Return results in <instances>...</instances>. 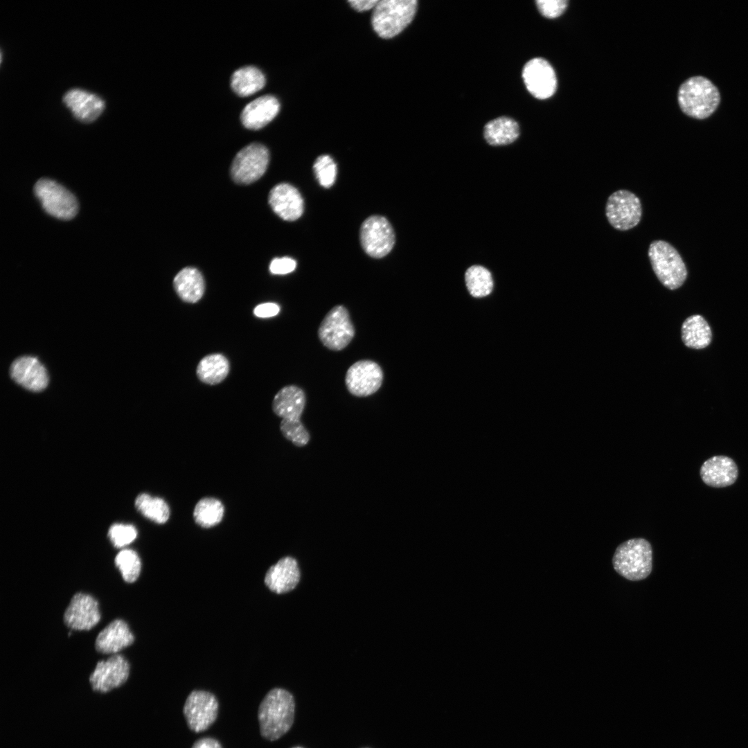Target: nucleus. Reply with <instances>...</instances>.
<instances>
[{"label": "nucleus", "instance_id": "1", "mask_svg": "<svg viewBox=\"0 0 748 748\" xmlns=\"http://www.w3.org/2000/svg\"><path fill=\"white\" fill-rule=\"evenodd\" d=\"M294 698L281 688L270 690L261 701L258 710L260 733L269 741H275L287 733L293 725Z\"/></svg>", "mask_w": 748, "mask_h": 748}, {"label": "nucleus", "instance_id": "2", "mask_svg": "<svg viewBox=\"0 0 748 748\" xmlns=\"http://www.w3.org/2000/svg\"><path fill=\"white\" fill-rule=\"evenodd\" d=\"M720 101L717 87L707 78L695 76L686 80L678 91V103L688 116L704 119L710 116Z\"/></svg>", "mask_w": 748, "mask_h": 748}, {"label": "nucleus", "instance_id": "3", "mask_svg": "<svg viewBox=\"0 0 748 748\" xmlns=\"http://www.w3.org/2000/svg\"><path fill=\"white\" fill-rule=\"evenodd\" d=\"M612 564L615 571L625 578L643 580L652 569V546L643 538L628 540L616 548Z\"/></svg>", "mask_w": 748, "mask_h": 748}, {"label": "nucleus", "instance_id": "4", "mask_svg": "<svg viewBox=\"0 0 748 748\" xmlns=\"http://www.w3.org/2000/svg\"><path fill=\"white\" fill-rule=\"evenodd\" d=\"M652 270L660 283L674 290L680 287L687 278L686 265L677 250L662 240L652 241L648 251Z\"/></svg>", "mask_w": 748, "mask_h": 748}, {"label": "nucleus", "instance_id": "5", "mask_svg": "<svg viewBox=\"0 0 748 748\" xmlns=\"http://www.w3.org/2000/svg\"><path fill=\"white\" fill-rule=\"evenodd\" d=\"M416 0H382L373 9L372 25L377 35L391 38L402 31L413 20Z\"/></svg>", "mask_w": 748, "mask_h": 748}, {"label": "nucleus", "instance_id": "6", "mask_svg": "<svg viewBox=\"0 0 748 748\" xmlns=\"http://www.w3.org/2000/svg\"><path fill=\"white\" fill-rule=\"evenodd\" d=\"M34 193L49 215L61 220H71L77 214L78 204L75 197L57 182L42 178L36 182Z\"/></svg>", "mask_w": 748, "mask_h": 748}, {"label": "nucleus", "instance_id": "7", "mask_svg": "<svg viewBox=\"0 0 748 748\" xmlns=\"http://www.w3.org/2000/svg\"><path fill=\"white\" fill-rule=\"evenodd\" d=\"M642 213L639 198L628 190H618L607 198L605 215L616 230L626 231L634 228L641 222Z\"/></svg>", "mask_w": 748, "mask_h": 748}, {"label": "nucleus", "instance_id": "8", "mask_svg": "<svg viewBox=\"0 0 748 748\" xmlns=\"http://www.w3.org/2000/svg\"><path fill=\"white\" fill-rule=\"evenodd\" d=\"M355 328L348 310L341 305L333 307L321 321L318 337L332 350H341L352 341Z\"/></svg>", "mask_w": 748, "mask_h": 748}, {"label": "nucleus", "instance_id": "9", "mask_svg": "<svg viewBox=\"0 0 748 748\" xmlns=\"http://www.w3.org/2000/svg\"><path fill=\"white\" fill-rule=\"evenodd\" d=\"M269 161V151L265 145L257 143L247 145L237 153L232 162L231 177L237 184H251L263 175Z\"/></svg>", "mask_w": 748, "mask_h": 748}, {"label": "nucleus", "instance_id": "10", "mask_svg": "<svg viewBox=\"0 0 748 748\" xmlns=\"http://www.w3.org/2000/svg\"><path fill=\"white\" fill-rule=\"evenodd\" d=\"M219 702L214 694L194 690L188 695L183 713L190 730L199 733L207 730L216 720Z\"/></svg>", "mask_w": 748, "mask_h": 748}, {"label": "nucleus", "instance_id": "11", "mask_svg": "<svg viewBox=\"0 0 748 748\" xmlns=\"http://www.w3.org/2000/svg\"><path fill=\"white\" fill-rule=\"evenodd\" d=\"M360 242L368 255L380 258L387 255L393 247L394 231L384 217L373 215L368 217L361 226Z\"/></svg>", "mask_w": 748, "mask_h": 748}, {"label": "nucleus", "instance_id": "12", "mask_svg": "<svg viewBox=\"0 0 748 748\" xmlns=\"http://www.w3.org/2000/svg\"><path fill=\"white\" fill-rule=\"evenodd\" d=\"M130 672L128 661L120 654L99 661L89 676L92 690L105 693L121 686L127 680Z\"/></svg>", "mask_w": 748, "mask_h": 748}, {"label": "nucleus", "instance_id": "13", "mask_svg": "<svg viewBox=\"0 0 748 748\" xmlns=\"http://www.w3.org/2000/svg\"><path fill=\"white\" fill-rule=\"evenodd\" d=\"M383 371L376 362L362 359L348 369L345 384L348 391L357 397H366L375 393L383 382Z\"/></svg>", "mask_w": 748, "mask_h": 748}, {"label": "nucleus", "instance_id": "14", "mask_svg": "<svg viewBox=\"0 0 748 748\" xmlns=\"http://www.w3.org/2000/svg\"><path fill=\"white\" fill-rule=\"evenodd\" d=\"M522 78L526 89L536 98H549L556 90L555 71L549 62L542 57L533 58L524 65Z\"/></svg>", "mask_w": 748, "mask_h": 748}, {"label": "nucleus", "instance_id": "15", "mask_svg": "<svg viewBox=\"0 0 748 748\" xmlns=\"http://www.w3.org/2000/svg\"><path fill=\"white\" fill-rule=\"evenodd\" d=\"M98 600L91 595L77 593L71 598L64 614L65 625L73 630H89L100 620Z\"/></svg>", "mask_w": 748, "mask_h": 748}, {"label": "nucleus", "instance_id": "16", "mask_svg": "<svg viewBox=\"0 0 748 748\" xmlns=\"http://www.w3.org/2000/svg\"><path fill=\"white\" fill-rule=\"evenodd\" d=\"M12 379L24 388L34 392L44 390L48 382L44 366L31 356H23L15 359L10 366Z\"/></svg>", "mask_w": 748, "mask_h": 748}, {"label": "nucleus", "instance_id": "17", "mask_svg": "<svg viewBox=\"0 0 748 748\" xmlns=\"http://www.w3.org/2000/svg\"><path fill=\"white\" fill-rule=\"evenodd\" d=\"M268 202L274 212L286 221L297 220L303 212L304 202L301 195L289 184L275 186L269 192Z\"/></svg>", "mask_w": 748, "mask_h": 748}, {"label": "nucleus", "instance_id": "18", "mask_svg": "<svg viewBox=\"0 0 748 748\" xmlns=\"http://www.w3.org/2000/svg\"><path fill=\"white\" fill-rule=\"evenodd\" d=\"M63 103L79 121L85 123L96 121L105 107L100 97L80 89L68 91L63 97Z\"/></svg>", "mask_w": 748, "mask_h": 748}, {"label": "nucleus", "instance_id": "19", "mask_svg": "<svg viewBox=\"0 0 748 748\" xmlns=\"http://www.w3.org/2000/svg\"><path fill=\"white\" fill-rule=\"evenodd\" d=\"M700 474L703 482L713 488H724L733 484L738 477L735 461L724 455L714 456L702 465Z\"/></svg>", "mask_w": 748, "mask_h": 748}, {"label": "nucleus", "instance_id": "20", "mask_svg": "<svg viewBox=\"0 0 748 748\" xmlns=\"http://www.w3.org/2000/svg\"><path fill=\"white\" fill-rule=\"evenodd\" d=\"M134 641L128 624L122 619H115L98 633L95 647L100 653L115 654L131 645Z\"/></svg>", "mask_w": 748, "mask_h": 748}, {"label": "nucleus", "instance_id": "21", "mask_svg": "<svg viewBox=\"0 0 748 748\" xmlns=\"http://www.w3.org/2000/svg\"><path fill=\"white\" fill-rule=\"evenodd\" d=\"M299 579L300 571L296 560L286 556L269 568L265 574V583L271 591L283 594L294 589Z\"/></svg>", "mask_w": 748, "mask_h": 748}, {"label": "nucleus", "instance_id": "22", "mask_svg": "<svg viewBox=\"0 0 748 748\" xmlns=\"http://www.w3.org/2000/svg\"><path fill=\"white\" fill-rule=\"evenodd\" d=\"M279 109L280 103L274 96H260L243 109L240 116L242 123L247 128L260 129L276 116Z\"/></svg>", "mask_w": 748, "mask_h": 748}, {"label": "nucleus", "instance_id": "23", "mask_svg": "<svg viewBox=\"0 0 748 748\" xmlns=\"http://www.w3.org/2000/svg\"><path fill=\"white\" fill-rule=\"evenodd\" d=\"M305 394L295 385H287L280 389L272 401L274 413L283 418H299L305 409Z\"/></svg>", "mask_w": 748, "mask_h": 748}, {"label": "nucleus", "instance_id": "24", "mask_svg": "<svg viewBox=\"0 0 748 748\" xmlns=\"http://www.w3.org/2000/svg\"><path fill=\"white\" fill-rule=\"evenodd\" d=\"M173 286L179 297L189 303L199 301L205 290L203 276L199 270L190 267L178 272L174 278Z\"/></svg>", "mask_w": 748, "mask_h": 748}, {"label": "nucleus", "instance_id": "25", "mask_svg": "<svg viewBox=\"0 0 748 748\" xmlns=\"http://www.w3.org/2000/svg\"><path fill=\"white\" fill-rule=\"evenodd\" d=\"M682 339L684 345L693 349H703L712 340L711 329L706 320L700 314L688 317L682 326Z\"/></svg>", "mask_w": 748, "mask_h": 748}, {"label": "nucleus", "instance_id": "26", "mask_svg": "<svg viewBox=\"0 0 748 748\" xmlns=\"http://www.w3.org/2000/svg\"><path fill=\"white\" fill-rule=\"evenodd\" d=\"M519 134L517 123L508 117H499L488 122L484 127V137L491 145H504L515 141Z\"/></svg>", "mask_w": 748, "mask_h": 748}, {"label": "nucleus", "instance_id": "27", "mask_svg": "<svg viewBox=\"0 0 748 748\" xmlns=\"http://www.w3.org/2000/svg\"><path fill=\"white\" fill-rule=\"evenodd\" d=\"M229 371L228 359L222 354H211L203 357L199 362L196 373L202 382L215 385L222 382Z\"/></svg>", "mask_w": 748, "mask_h": 748}, {"label": "nucleus", "instance_id": "28", "mask_svg": "<svg viewBox=\"0 0 748 748\" xmlns=\"http://www.w3.org/2000/svg\"><path fill=\"white\" fill-rule=\"evenodd\" d=\"M265 84L264 74L254 66L239 68L234 71L231 78L233 90L242 96H249L258 91L264 87Z\"/></svg>", "mask_w": 748, "mask_h": 748}, {"label": "nucleus", "instance_id": "29", "mask_svg": "<svg viewBox=\"0 0 748 748\" xmlns=\"http://www.w3.org/2000/svg\"><path fill=\"white\" fill-rule=\"evenodd\" d=\"M224 508L222 503L214 497L199 499L193 510L195 523L205 528L215 526L222 520Z\"/></svg>", "mask_w": 748, "mask_h": 748}, {"label": "nucleus", "instance_id": "30", "mask_svg": "<svg viewBox=\"0 0 748 748\" xmlns=\"http://www.w3.org/2000/svg\"><path fill=\"white\" fill-rule=\"evenodd\" d=\"M135 507L145 517L158 524L166 523L170 517V508L165 500L147 493L137 496Z\"/></svg>", "mask_w": 748, "mask_h": 748}, {"label": "nucleus", "instance_id": "31", "mask_svg": "<svg viewBox=\"0 0 748 748\" xmlns=\"http://www.w3.org/2000/svg\"><path fill=\"white\" fill-rule=\"evenodd\" d=\"M465 280L470 294L474 297H484L492 291V274L483 266L473 265L469 267L465 271Z\"/></svg>", "mask_w": 748, "mask_h": 748}, {"label": "nucleus", "instance_id": "32", "mask_svg": "<svg viewBox=\"0 0 748 748\" xmlns=\"http://www.w3.org/2000/svg\"><path fill=\"white\" fill-rule=\"evenodd\" d=\"M114 562L126 582L132 583L138 579L141 571V562L135 551L127 549L121 550L116 555Z\"/></svg>", "mask_w": 748, "mask_h": 748}, {"label": "nucleus", "instance_id": "33", "mask_svg": "<svg viewBox=\"0 0 748 748\" xmlns=\"http://www.w3.org/2000/svg\"><path fill=\"white\" fill-rule=\"evenodd\" d=\"M280 429L283 436L297 447H303L310 440V434L299 418H283Z\"/></svg>", "mask_w": 748, "mask_h": 748}, {"label": "nucleus", "instance_id": "34", "mask_svg": "<svg viewBox=\"0 0 748 748\" xmlns=\"http://www.w3.org/2000/svg\"><path fill=\"white\" fill-rule=\"evenodd\" d=\"M316 177L324 188L331 187L337 177V165L329 155H321L313 166Z\"/></svg>", "mask_w": 748, "mask_h": 748}, {"label": "nucleus", "instance_id": "35", "mask_svg": "<svg viewBox=\"0 0 748 748\" xmlns=\"http://www.w3.org/2000/svg\"><path fill=\"white\" fill-rule=\"evenodd\" d=\"M109 538L116 548H123L137 537L136 528L130 524H114L109 529Z\"/></svg>", "mask_w": 748, "mask_h": 748}, {"label": "nucleus", "instance_id": "36", "mask_svg": "<svg viewBox=\"0 0 748 748\" xmlns=\"http://www.w3.org/2000/svg\"><path fill=\"white\" fill-rule=\"evenodd\" d=\"M535 3L540 13L547 18L559 17L567 6L566 0H538Z\"/></svg>", "mask_w": 748, "mask_h": 748}, {"label": "nucleus", "instance_id": "37", "mask_svg": "<svg viewBox=\"0 0 748 748\" xmlns=\"http://www.w3.org/2000/svg\"><path fill=\"white\" fill-rule=\"evenodd\" d=\"M296 266V261L291 258H276L271 260L269 270L273 274H287L293 271Z\"/></svg>", "mask_w": 748, "mask_h": 748}, {"label": "nucleus", "instance_id": "38", "mask_svg": "<svg viewBox=\"0 0 748 748\" xmlns=\"http://www.w3.org/2000/svg\"><path fill=\"white\" fill-rule=\"evenodd\" d=\"M280 311V307L274 303H265L258 305L253 310L254 314L260 318L274 317Z\"/></svg>", "mask_w": 748, "mask_h": 748}, {"label": "nucleus", "instance_id": "39", "mask_svg": "<svg viewBox=\"0 0 748 748\" xmlns=\"http://www.w3.org/2000/svg\"><path fill=\"white\" fill-rule=\"evenodd\" d=\"M191 748H222V747L217 739L204 737L195 741Z\"/></svg>", "mask_w": 748, "mask_h": 748}, {"label": "nucleus", "instance_id": "40", "mask_svg": "<svg viewBox=\"0 0 748 748\" xmlns=\"http://www.w3.org/2000/svg\"><path fill=\"white\" fill-rule=\"evenodd\" d=\"M378 1V0H352L349 1V3L356 10L366 11L371 8L374 9Z\"/></svg>", "mask_w": 748, "mask_h": 748}, {"label": "nucleus", "instance_id": "41", "mask_svg": "<svg viewBox=\"0 0 748 748\" xmlns=\"http://www.w3.org/2000/svg\"><path fill=\"white\" fill-rule=\"evenodd\" d=\"M292 748H303V747H300V746H296V747H292Z\"/></svg>", "mask_w": 748, "mask_h": 748}, {"label": "nucleus", "instance_id": "42", "mask_svg": "<svg viewBox=\"0 0 748 748\" xmlns=\"http://www.w3.org/2000/svg\"><path fill=\"white\" fill-rule=\"evenodd\" d=\"M362 748H369V747H362Z\"/></svg>", "mask_w": 748, "mask_h": 748}]
</instances>
